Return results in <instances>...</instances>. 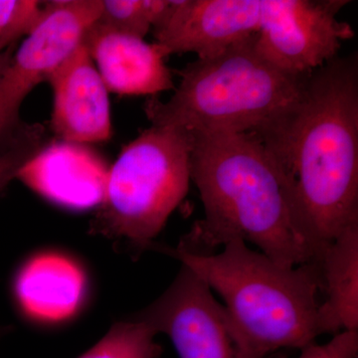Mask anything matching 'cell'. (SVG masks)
Masks as SVG:
<instances>
[{
  "label": "cell",
  "mask_w": 358,
  "mask_h": 358,
  "mask_svg": "<svg viewBox=\"0 0 358 358\" xmlns=\"http://www.w3.org/2000/svg\"><path fill=\"white\" fill-rule=\"evenodd\" d=\"M14 300L28 317L59 322L81 306L86 279L81 268L57 254H43L21 266L14 277Z\"/></svg>",
  "instance_id": "obj_13"
},
{
  "label": "cell",
  "mask_w": 358,
  "mask_h": 358,
  "mask_svg": "<svg viewBox=\"0 0 358 358\" xmlns=\"http://www.w3.org/2000/svg\"><path fill=\"white\" fill-rule=\"evenodd\" d=\"M350 2L264 0L258 50L286 74H310L338 57L343 42L355 37L352 25L338 17Z\"/></svg>",
  "instance_id": "obj_7"
},
{
  "label": "cell",
  "mask_w": 358,
  "mask_h": 358,
  "mask_svg": "<svg viewBox=\"0 0 358 358\" xmlns=\"http://www.w3.org/2000/svg\"><path fill=\"white\" fill-rule=\"evenodd\" d=\"M108 91L120 95L155 96L174 89L166 51L157 43L105 29L96 23L85 36Z\"/></svg>",
  "instance_id": "obj_12"
},
{
  "label": "cell",
  "mask_w": 358,
  "mask_h": 358,
  "mask_svg": "<svg viewBox=\"0 0 358 358\" xmlns=\"http://www.w3.org/2000/svg\"><path fill=\"white\" fill-rule=\"evenodd\" d=\"M47 82L54 96L51 129L59 141L88 145L110 140L109 91L84 43Z\"/></svg>",
  "instance_id": "obj_10"
},
{
  "label": "cell",
  "mask_w": 358,
  "mask_h": 358,
  "mask_svg": "<svg viewBox=\"0 0 358 358\" xmlns=\"http://www.w3.org/2000/svg\"><path fill=\"white\" fill-rule=\"evenodd\" d=\"M136 317L171 338L179 358H244L234 322L208 286L181 265L173 284Z\"/></svg>",
  "instance_id": "obj_8"
},
{
  "label": "cell",
  "mask_w": 358,
  "mask_h": 358,
  "mask_svg": "<svg viewBox=\"0 0 358 358\" xmlns=\"http://www.w3.org/2000/svg\"><path fill=\"white\" fill-rule=\"evenodd\" d=\"M43 8L44 2L36 0H0V74L11 58L2 51L29 34Z\"/></svg>",
  "instance_id": "obj_17"
},
{
  "label": "cell",
  "mask_w": 358,
  "mask_h": 358,
  "mask_svg": "<svg viewBox=\"0 0 358 358\" xmlns=\"http://www.w3.org/2000/svg\"><path fill=\"white\" fill-rule=\"evenodd\" d=\"M180 83L166 102L148 100L152 126L188 131L261 136L281 121L300 98L306 77L278 69L257 47V34L178 71Z\"/></svg>",
  "instance_id": "obj_4"
},
{
  "label": "cell",
  "mask_w": 358,
  "mask_h": 358,
  "mask_svg": "<svg viewBox=\"0 0 358 358\" xmlns=\"http://www.w3.org/2000/svg\"><path fill=\"white\" fill-rule=\"evenodd\" d=\"M322 291V334L358 331V219L348 224L320 257Z\"/></svg>",
  "instance_id": "obj_14"
},
{
  "label": "cell",
  "mask_w": 358,
  "mask_h": 358,
  "mask_svg": "<svg viewBox=\"0 0 358 358\" xmlns=\"http://www.w3.org/2000/svg\"><path fill=\"white\" fill-rule=\"evenodd\" d=\"M190 131L171 126L145 129L110 166L93 229L150 248L189 188Z\"/></svg>",
  "instance_id": "obj_5"
},
{
  "label": "cell",
  "mask_w": 358,
  "mask_h": 358,
  "mask_svg": "<svg viewBox=\"0 0 358 358\" xmlns=\"http://www.w3.org/2000/svg\"><path fill=\"white\" fill-rule=\"evenodd\" d=\"M300 350L299 358H357L358 331H341L324 345L313 341Z\"/></svg>",
  "instance_id": "obj_19"
},
{
  "label": "cell",
  "mask_w": 358,
  "mask_h": 358,
  "mask_svg": "<svg viewBox=\"0 0 358 358\" xmlns=\"http://www.w3.org/2000/svg\"><path fill=\"white\" fill-rule=\"evenodd\" d=\"M109 169L88 145L59 141L47 143L16 178L59 206L87 210L102 203Z\"/></svg>",
  "instance_id": "obj_11"
},
{
  "label": "cell",
  "mask_w": 358,
  "mask_h": 358,
  "mask_svg": "<svg viewBox=\"0 0 358 358\" xmlns=\"http://www.w3.org/2000/svg\"><path fill=\"white\" fill-rule=\"evenodd\" d=\"M171 0H102L96 24L143 39L166 13Z\"/></svg>",
  "instance_id": "obj_16"
},
{
  "label": "cell",
  "mask_w": 358,
  "mask_h": 358,
  "mask_svg": "<svg viewBox=\"0 0 358 358\" xmlns=\"http://www.w3.org/2000/svg\"><path fill=\"white\" fill-rule=\"evenodd\" d=\"M159 250L217 292L236 327L244 358H265L281 348L301 350L322 334L317 296L322 280L317 261L282 267L242 240H233L218 254Z\"/></svg>",
  "instance_id": "obj_3"
},
{
  "label": "cell",
  "mask_w": 358,
  "mask_h": 358,
  "mask_svg": "<svg viewBox=\"0 0 358 358\" xmlns=\"http://www.w3.org/2000/svg\"></svg>",
  "instance_id": "obj_20"
},
{
  "label": "cell",
  "mask_w": 358,
  "mask_h": 358,
  "mask_svg": "<svg viewBox=\"0 0 358 358\" xmlns=\"http://www.w3.org/2000/svg\"><path fill=\"white\" fill-rule=\"evenodd\" d=\"M47 143L44 129L40 126L23 127L16 131L8 148L0 154V192Z\"/></svg>",
  "instance_id": "obj_18"
},
{
  "label": "cell",
  "mask_w": 358,
  "mask_h": 358,
  "mask_svg": "<svg viewBox=\"0 0 358 358\" xmlns=\"http://www.w3.org/2000/svg\"><path fill=\"white\" fill-rule=\"evenodd\" d=\"M190 178L204 218L194 223L178 248L211 254L233 240L256 245L282 267L317 261L287 201L281 179L254 134L190 131Z\"/></svg>",
  "instance_id": "obj_2"
},
{
  "label": "cell",
  "mask_w": 358,
  "mask_h": 358,
  "mask_svg": "<svg viewBox=\"0 0 358 358\" xmlns=\"http://www.w3.org/2000/svg\"><path fill=\"white\" fill-rule=\"evenodd\" d=\"M157 333L145 320L133 319L114 324L107 334L79 358H159L162 346Z\"/></svg>",
  "instance_id": "obj_15"
},
{
  "label": "cell",
  "mask_w": 358,
  "mask_h": 358,
  "mask_svg": "<svg viewBox=\"0 0 358 358\" xmlns=\"http://www.w3.org/2000/svg\"><path fill=\"white\" fill-rule=\"evenodd\" d=\"M102 0L44 2L43 13L0 74V134L15 131L23 101L83 44Z\"/></svg>",
  "instance_id": "obj_6"
},
{
  "label": "cell",
  "mask_w": 358,
  "mask_h": 358,
  "mask_svg": "<svg viewBox=\"0 0 358 358\" xmlns=\"http://www.w3.org/2000/svg\"><path fill=\"white\" fill-rule=\"evenodd\" d=\"M263 7L264 0H171L152 28L155 43L167 56L211 57L260 31Z\"/></svg>",
  "instance_id": "obj_9"
},
{
  "label": "cell",
  "mask_w": 358,
  "mask_h": 358,
  "mask_svg": "<svg viewBox=\"0 0 358 358\" xmlns=\"http://www.w3.org/2000/svg\"><path fill=\"white\" fill-rule=\"evenodd\" d=\"M258 138L317 261L358 219L357 54L308 74L296 105Z\"/></svg>",
  "instance_id": "obj_1"
}]
</instances>
